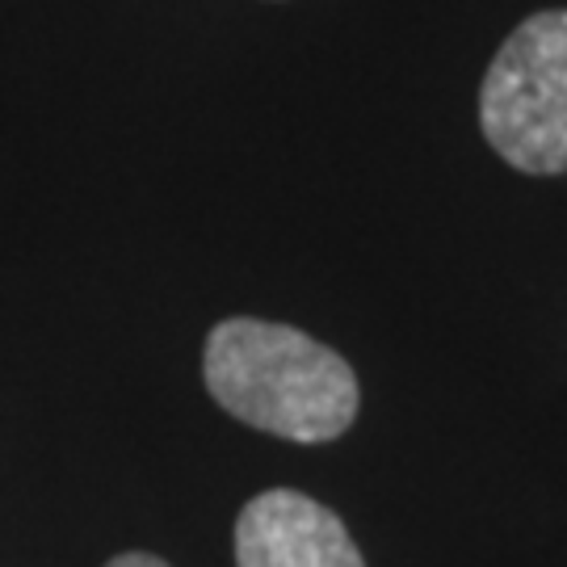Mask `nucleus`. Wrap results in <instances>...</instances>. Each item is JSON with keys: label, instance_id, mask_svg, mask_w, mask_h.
I'll use <instances>...</instances> for the list:
<instances>
[{"label": "nucleus", "instance_id": "obj_1", "mask_svg": "<svg viewBox=\"0 0 567 567\" xmlns=\"http://www.w3.org/2000/svg\"><path fill=\"white\" fill-rule=\"evenodd\" d=\"M206 391L244 425L320 446L358 416V379L337 349L274 320L236 316L210 328Z\"/></svg>", "mask_w": 567, "mask_h": 567}, {"label": "nucleus", "instance_id": "obj_2", "mask_svg": "<svg viewBox=\"0 0 567 567\" xmlns=\"http://www.w3.org/2000/svg\"><path fill=\"white\" fill-rule=\"evenodd\" d=\"M480 126L496 156L529 177L567 173V9L526 18L480 89Z\"/></svg>", "mask_w": 567, "mask_h": 567}, {"label": "nucleus", "instance_id": "obj_3", "mask_svg": "<svg viewBox=\"0 0 567 567\" xmlns=\"http://www.w3.org/2000/svg\"><path fill=\"white\" fill-rule=\"evenodd\" d=\"M236 567H365L344 522L295 487H269L236 517Z\"/></svg>", "mask_w": 567, "mask_h": 567}, {"label": "nucleus", "instance_id": "obj_4", "mask_svg": "<svg viewBox=\"0 0 567 567\" xmlns=\"http://www.w3.org/2000/svg\"><path fill=\"white\" fill-rule=\"evenodd\" d=\"M105 567H168V564H164V559H156V555H147V550H126V555L110 559Z\"/></svg>", "mask_w": 567, "mask_h": 567}]
</instances>
